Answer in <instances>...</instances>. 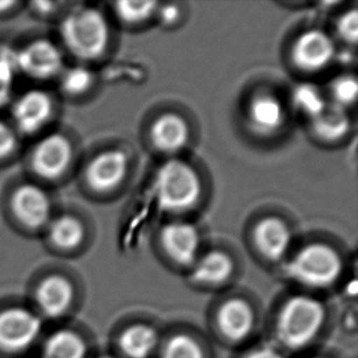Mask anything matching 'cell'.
<instances>
[{"label": "cell", "mask_w": 358, "mask_h": 358, "mask_svg": "<svg viewBox=\"0 0 358 358\" xmlns=\"http://www.w3.org/2000/svg\"><path fill=\"white\" fill-rule=\"evenodd\" d=\"M325 320V308L310 296H294L281 307L276 320V339L284 348L300 350L310 344Z\"/></svg>", "instance_id": "obj_1"}, {"label": "cell", "mask_w": 358, "mask_h": 358, "mask_svg": "<svg viewBox=\"0 0 358 358\" xmlns=\"http://www.w3.org/2000/svg\"><path fill=\"white\" fill-rule=\"evenodd\" d=\"M201 189L199 174L182 160L165 162L153 180V196L165 212L178 213L192 208L199 201Z\"/></svg>", "instance_id": "obj_2"}, {"label": "cell", "mask_w": 358, "mask_h": 358, "mask_svg": "<svg viewBox=\"0 0 358 358\" xmlns=\"http://www.w3.org/2000/svg\"><path fill=\"white\" fill-rule=\"evenodd\" d=\"M60 34L70 53L83 60L102 57L109 43V26L101 11L83 8L64 19Z\"/></svg>", "instance_id": "obj_3"}, {"label": "cell", "mask_w": 358, "mask_h": 358, "mask_svg": "<svg viewBox=\"0 0 358 358\" xmlns=\"http://www.w3.org/2000/svg\"><path fill=\"white\" fill-rule=\"evenodd\" d=\"M287 275L310 287H325L334 284L343 271V262L334 248L324 243L303 247L289 262Z\"/></svg>", "instance_id": "obj_4"}, {"label": "cell", "mask_w": 358, "mask_h": 358, "mask_svg": "<svg viewBox=\"0 0 358 358\" xmlns=\"http://www.w3.org/2000/svg\"><path fill=\"white\" fill-rule=\"evenodd\" d=\"M42 331V322L24 308H9L0 313V349L21 352L29 349Z\"/></svg>", "instance_id": "obj_5"}, {"label": "cell", "mask_w": 358, "mask_h": 358, "mask_svg": "<svg viewBox=\"0 0 358 358\" xmlns=\"http://www.w3.org/2000/svg\"><path fill=\"white\" fill-rule=\"evenodd\" d=\"M20 71L37 80H48L63 71V54L47 39L34 41L15 54Z\"/></svg>", "instance_id": "obj_6"}, {"label": "cell", "mask_w": 358, "mask_h": 358, "mask_svg": "<svg viewBox=\"0 0 358 358\" xmlns=\"http://www.w3.org/2000/svg\"><path fill=\"white\" fill-rule=\"evenodd\" d=\"M291 57L296 66L301 70L320 71L334 59V41L320 29L307 31L296 39Z\"/></svg>", "instance_id": "obj_7"}, {"label": "cell", "mask_w": 358, "mask_h": 358, "mask_svg": "<svg viewBox=\"0 0 358 358\" xmlns=\"http://www.w3.org/2000/svg\"><path fill=\"white\" fill-rule=\"evenodd\" d=\"M73 159V147L68 138L59 134L44 137L34 148L32 164L37 174L54 179L65 173Z\"/></svg>", "instance_id": "obj_8"}, {"label": "cell", "mask_w": 358, "mask_h": 358, "mask_svg": "<svg viewBox=\"0 0 358 358\" xmlns=\"http://www.w3.org/2000/svg\"><path fill=\"white\" fill-rule=\"evenodd\" d=\"M160 241L165 253L178 264H194L199 258L201 238L192 224L175 222L163 228Z\"/></svg>", "instance_id": "obj_9"}, {"label": "cell", "mask_w": 358, "mask_h": 358, "mask_svg": "<svg viewBox=\"0 0 358 358\" xmlns=\"http://www.w3.org/2000/svg\"><path fill=\"white\" fill-rule=\"evenodd\" d=\"M52 113V99L47 93L39 90L24 93L13 108L15 124L26 135H31L41 130L48 122Z\"/></svg>", "instance_id": "obj_10"}, {"label": "cell", "mask_w": 358, "mask_h": 358, "mask_svg": "<svg viewBox=\"0 0 358 358\" xmlns=\"http://www.w3.org/2000/svg\"><path fill=\"white\" fill-rule=\"evenodd\" d=\"M13 208L21 223L29 228H39L49 224L52 203L48 194L36 185L26 184L16 189Z\"/></svg>", "instance_id": "obj_11"}, {"label": "cell", "mask_w": 358, "mask_h": 358, "mask_svg": "<svg viewBox=\"0 0 358 358\" xmlns=\"http://www.w3.org/2000/svg\"><path fill=\"white\" fill-rule=\"evenodd\" d=\"M129 160L121 150H107L97 155L88 165L86 179L98 192H108L125 179Z\"/></svg>", "instance_id": "obj_12"}, {"label": "cell", "mask_w": 358, "mask_h": 358, "mask_svg": "<svg viewBox=\"0 0 358 358\" xmlns=\"http://www.w3.org/2000/svg\"><path fill=\"white\" fill-rule=\"evenodd\" d=\"M253 240L263 256L279 261L290 247L291 231L280 219L264 218L253 230Z\"/></svg>", "instance_id": "obj_13"}, {"label": "cell", "mask_w": 358, "mask_h": 358, "mask_svg": "<svg viewBox=\"0 0 358 358\" xmlns=\"http://www.w3.org/2000/svg\"><path fill=\"white\" fill-rule=\"evenodd\" d=\"M219 328L230 341L238 343L251 334L255 325V315L251 306L241 299L229 300L218 313Z\"/></svg>", "instance_id": "obj_14"}, {"label": "cell", "mask_w": 358, "mask_h": 358, "mask_svg": "<svg viewBox=\"0 0 358 358\" xmlns=\"http://www.w3.org/2000/svg\"><path fill=\"white\" fill-rule=\"evenodd\" d=\"M150 137L157 150L164 153H175L187 145L189 125L184 117L168 113L155 121L150 130Z\"/></svg>", "instance_id": "obj_15"}, {"label": "cell", "mask_w": 358, "mask_h": 358, "mask_svg": "<svg viewBox=\"0 0 358 358\" xmlns=\"http://www.w3.org/2000/svg\"><path fill=\"white\" fill-rule=\"evenodd\" d=\"M36 300L44 315L55 318L64 315L73 303V285L63 276H48L37 287Z\"/></svg>", "instance_id": "obj_16"}, {"label": "cell", "mask_w": 358, "mask_h": 358, "mask_svg": "<svg viewBox=\"0 0 358 358\" xmlns=\"http://www.w3.org/2000/svg\"><path fill=\"white\" fill-rule=\"evenodd\" d=\"M247 117L256 132L261 135H271L284 124L285 112L274 96L269 93H259L250 103Z\"/></svg>", "instance_id": "obj_17"}, {"label": "cell", "mask_w": 358, "mask_h": 358, "mask_svg": "<svg viewBox=\"0 0 358 358\" xmlns=\"http://www.w3.org/2000/svg\"><path fill=\"white\" fill-rule=\"evenodd\" d=\"M233 271V259L227 253L212 251L194 262L192 279L204 285H218L228 280Z\"/></svg>", "instance_id": "obj_18"}, {"label": "cell", "mask_w": 358, "mask_h": 358, "mask_svg": "<svg viewBox=\"0 0 358 358\" xmlns=\"http://www.w3.org/2000/svg\"><path fill=\"white\" fill-rule=\"evenodd\" d=\"M158 333L148 324H135L120 335L119 345L129 358H150L158 346Z\"/></svg>", "instance_id": "obj_19"}, {"label": "cell", "mask_w": 358, "mask_h": 358, "mask_svg": "<svg viewBox=\"0 0 358 358\" xmlns=\"http://www.w3.org/2000/svg\"><path fill=\"white\" fill-rule=\"evenodd\" d=\"M310 121L315 135L330 142L343 138L350 130V117L346 109L334 103L327 104L323 112Z\"/></svg>", "instance_id": "obj_20"}, {"label": "cell", "mask_w": 358, "mask_h": 358, "mask_svg": "<svg viewBox=\"0 0 358 358\" xmlns=\"http://www.w3.org/2000/svg\"><path fill=\"white\" fill-rule=\"evenodd\" d=\"M86 344L71 330H59L49 336L44 346V358H85Z\"/></svg>", "instance_id": "obj_21"}, {"label": "cell", "mask_w": 358, "mask_h": 358, "mask_svg": "<svg viewBox=\"0 0 358 358\" xmlns=\"http://www.w3.org/2000/svg\"><path fill=\"white\" fill-rule=\"evenodd\" d=\"M85 238L83 223L71 215H62L49 222V238L62 248L78 246Z\"/></svg>", "instance_id": "obj_22"}, {"label": "cell", "mask_w": 358, "mask_h": 358, "mask_svg": "<svg viewBox=\"0 0 358 358\" xmlns=\"http://www.w3.org/2000/svg\"><path fill=\"white\" fill-rule=\"evenodd\" d=\"M292 103L297 110L305 114L306 117H310V120L318 117L328 104L325 102L320 88L310 83H301L294 88Z\"/></svg>", "instance_id": "obj_23"}, {"label": "cell", "mask_w": 358, "mask_h": 358, "mask_svg": "<svg viewBox=\"0 0 358 358\" xmlns=\"http://www.w3.org/2000/svg\"><path fill=\"white\" fill-rule=\"evenodd\" d=\"M162 358H204V354L201 345L194 338L178 334L165 344Z\"/></svg>", "instance_id": "obj_24"}, {"label": "cell", "mask_w": 358, "mask_h": 358, "mask_svg": "<svg viewBox=\"0 0 358 358\" xmlns=\"http://www.w3.org/2000/svg\"><path fill=\"white\" fill-rule=\"evenodd\" d=\"M92 83V73L83 66H73L60 73V86L69 94H81Z\"/></svg>", "instance_id": "obj_25"}, {"label": "cell", "mask_w": 358, "mask_h": 358, "mask_svg": "<svg viewBox=\"0 0 358 358\" xmlns=\"http://www.w3.org/2000/svg\"><path fill=\"white\" fill-rule=\"evenodd\" d=\"M155 1H120L117 3V14L126 24H140L150 19L157 10Z\"/></svg>", "instance_id": "obj_26"}, {"label": "cell", "mask_w": 358, "mask_h": 358, "mask_svg": "<svg viewBox=\"0 0 358 358\" xmlns=\"http://www.w3.org/2000/svg\"><path fill=\"white\" fill-rule=\"evenodd\" d=\"M16 70L15 54L8 52L0 54V108L4 107L11 99Z\"/></svg>", "instance_id": "obj_27"}, {"label": "cell", "mask_w": 358, "mask_h": 358, "mask_svg": "<svg viewBox=\"0 0 358 358\" xmlns=\"http://www.w3.org/2000/svg\"><path fill=\"white\" fill-rule=\"evenodd\" d=\"M357 92V81L352 76H343L338 78L331 87L334 104H338L345 109L356 102Z\"/></svg>", "instance_id": "obj_28"}, {"label": "cell", "mask_w": 358, "mask_h": 358, "mask_svg": "<svg viewBox=\"0 0 358 358\" xmlns=\"http://www.w3.org/2000/svg\"><path fill=\"white\" fill-rule=\"evenodd\" d=\"M338 34L340 38L349 44L357 42L358 37V14L357 10L354 9L343 15L338 21Z\"/></svg>", "instance_id": "obj_29"}, {"label": "cell", "mask_w": 358, "mask_h": 358, "mask_svg": "<svg viewBox=\"0 0 358 358\" xmlns=\"http://www.w3.org/2000/svg\"><path fill=\"white\" fill-rule=\"evenodd\" d=\"M17 143L15 131L4 122H0V158L13 153Z\"/></svg>", "instance_id": "obj_30"}, {"label": "cell", "mask_w": 358, "mask_h": 358, "mask_svg": "<svg viewBox=\"0 0 358 358\" xmlns=\"http://www.w3.org/2000/svg\"><path fill=\"white\" fill-rule=\"evenodd\" d=\"M243 358H284V356L280 354V351L266 345L252 350Z\"/></svg>", "instance_id": "obj_31"}, {"label": "cell", "mask_w": 358, "mask_h": 358, "mask_svg": "<svg viewBox=\"0 0 358 358\" xmlns=\"http://www.w3.org/2000/svg\"><path fill=\"white\" fill-rule=\"evenodd\" d=\"M158 14L163 24H173L179 17V9L175 5H165L158 10Z\"/></svg>", "instance_id": "obj_32"}, {"label": "cell", "mask_w": 358, "mask_h": 358, "mask_svg": "<svg viewBox=\"0 0 358 358\" xmlns=\"http://www.w3.org/2000/svg\"><path fill=\"white\" fill-rule=\"evenodd\" d=\"M102 358H114V357H108V356H107V357H102Z\"/></svg>", "instance_id": "obj_33"}, {"label": "cell", "mask_w": 358, "mask_h": 358, "mask_svg": "<svg viewBox=\"0 0 358 358\" xmlns=\"http://www.w3.org/2000/svg\"><path fill=\"white\" fill-rule=\"evenodd\" d=\"M313 358H323V357H313Z\"/></svg>", "instance_id": "obj_34"}]
</instances>
